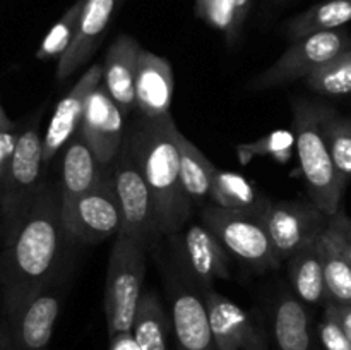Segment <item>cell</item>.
Masks as SVG:
<instances>
[{
    "mask_svg": "<svg viewBox=\"0 0 351 350\" xmlns=\"http://www.w3.org/2000/svg\"><path fill=\"white\" fill-rule=\"evenodd\" d=\"M273 335L278 350H314L311 314L293 292L281 290L274 301Z\"/></svg>",
    "mask_w": 351,
    "mask_h": 350,
    "instance_id": "44dd1931",
    "label": "cell"
},
{
    "mask_svg": "<svg viewBox=\"0 0 351 350\" xmlns=\"http://www.w3.org/2000/svg\"><path fill=\"white\" fill-rule=\"evenodd\" d=\"M201 223L221 240L233 257L259 273L278 270L283 263L259 211L225 209L208 202L201 209Z\"/></svg>",
    "mask_w": 351,
    "mask_h": 350,
    "instance_id": "5b68a950",
    "label": "cell"
},
{
    "mask_svg": "<svg viewBox=\"0 0 351 350\" xmlns=\"http://www.w3.org/2000/svg\"><path fill=\"white\" fill-rule=\"evenodd\" d=\"M19 136L21 132L17 130L16 124L5 127V129H0V187H2L3 180L7 177V172H9Z\"/></svg>",
    "mask_w": 351,
    "mask_h": 350,
    "instance_id": "d6a6232c",
    "label": "cell"
},
{
    "mask_svg": "<svg viewBox=\"0 0 351 350\" xmlns=\"http://www.w3.org/2000/svg\"><path fill=\"white\" fill-rule=\"evenodd\" d=\"M259 215L283 261L304 247L317 242L329 222V216L315 208L311 201L264 199Z\"/></svg>",
    "mask_w": 351,
    "mask_h": 350,
    "instance_id": "8fae6325",
    "label": "cell"
},
{
    "mask_svg": "<svg viewBox=\"0 0 351 350\" xmlns=\"http://www.w3.org/2000/svg\"><path fill=\"white\" fill-rule=\"evenodd\" d=\"M348 50H351V38L345 30L308 34L293 41L276 62L249 82L247 89L259 93L305 79L319 65Z\"/></svg>",
    "mask_w": 351,
    "mask_h": 350,
    "instance_id": "ba28073f",
    "label": "cell"
},
{
    "mask_svg": "<svg viewBox=\"0 0 351 350\" xmlns=\"http://www.w3.org/2000/svg\"><path fill=\"white\" fill-rule=\"evenodd\" d=\"M206 0H195V7H199V5H202V3H204Z\"/></svg>",
    "mask_w": 351,
    "mask_h": 350,
    "instance_id": "ab89813d",
    "label": "cell"
},
{
    "mask_svg": "<svg viewBox=\"0 0 351 350\" xmlns=\"http://www.w3.org/2000/svg\"><path fill=\"white\" fill-rule=\"evenodd\" d=\"M12 124H14V122L9 119V117H7L5 110H3L2 103H0V129H5V127L12 126Z\"/></svg>",
    "mask_w": 351,
    "mask_h": 350,
    "instance_id": "f35d334b",
    "label": "cell"
},
{
    "mask_svg": "<svg viewBox=\"0 0 351 350\" xmlns=\"http://www.w3.org/2000/svg\"><path fill=\"white\" fill-rule=\"evenodd\" d=\"M308 88L319 95L345 96L351 93V50L319 65L305 78Z\"/></svg>",
    "mask_w": 351,
    "mask_h": 350,
    "instance_id": "83f0119b",
    "label": "cell"
},
{
    "mask_svg": "<svg viewBox=\"0 0 351 350\" xmlns=\"http://www.w3.org/2000/svg\"><path fill=\"white\" fill-rule=\"evenodd\" d=\"M319 340L326 350H351V342L332 316L326 314L317 326Z\"/></svg>",
    "mask_w": 351,
    "mask_h": 350,
    "instance_id": "1f68e13d",
    "label": "cell"
},
{
    "mask_svg": "<svg viewBox=\"0 0 351 350\" xmlns=\"http://www.w3.org/2000/svg\"><path fill=\"white\" fill-rule=\"evenodd\" d=\"M101 64L91 65L89 69H86L84 74L77 79V82L69 89L67 95L57 103L53 115H51L47 130L43 134L45 168L53 161L58 151L67 146L69 141L81 129L86 103H88L91 93L101 84Z\"/></svg>",
    "mask_w": 351,
    "mask_h": 350,
    "instance_id": "5bb4252c",
    "label": "cell"
},
{
    "mask_svg": "<svg viewBox=\"0 0 351 350\" xmlns=\"http://www.w3.org/2000/svg\"><path fill=\"white\" fill-rule=\"evenodd\" d=\"M173 329L171 314L167 311L156 292H144L132 323L134 340L143 350H168Z\"/></svg>",
    "mask_w": 351,
    "mask_h": 350,
    "instance_id": "cb8c5ba5",
    "label": "cell"
},
{
    "mask_svg": "<svg viewBox=\"0 0 351 350\" xmlns=\"http://www.w3.org/2000/svg\"><path fill=\"white\" fill-rule=\"evenodd\" d=\"M122 3L123 0H86L74 41L58 60V81L71 78L91 57L105 38L106 30Z\"/></svg>",
    "mask_w": 351,
    "mask_h": 350,
    "instance_id": "2e32d148",
    "label": "cell"
},
{
    "mask_svg": "<svg viewBox=\"0 0 351 350\" xmlns=\"http://www.w3.org/2000/svg\"><path fill=\"white\" fill-rule=\"evenodd\" d=\"M287 271L288 278H290L291 292L304 304H328L329 297L328 288H326L321 253H319V240L288 257Z\"/></svg>",
    "mask_w": 351,
    "mask_h": 350,
    "instance_id": "603a6c76",
    "label": "cell"
},
{
    "mask_svg": "<svg viewBox=\"0 0 351 350\" xmlns=\"http://www.w3.org/2000/svg\"><path fill=\"white\" fill-rule=\"evenodd\" d=\"M274 3H283V2H288V0H273Z\"/></svg>",
    "mask_w": 351,
    "mask_h": 350,
    "instance_id": "60d3db41",
    "label": "cell"
},
{
    "mask_svg": "<svg viewBox=\"0 0 351 350\" xmlns=\"http://www.w3.org/2000/svg\"><path fill=\"white\" fill-rule=\"evenodd\" d=\"M62 220L72 242L95 246L122 230V209L113 184L112 167L99 184L62 209Z\"/></svg>",
    "mask_w": 351,
    "mask_h": 350,
    "instance_id": "30bf717a",
    "label": "cell"
},
{
    "mask_svg": "<svg viewBox=\"0 0 351 350\" xmlns=\"http://www.w3.org/2000/svg\"><path fill=\"white\" fill-rule=\"evenodd\" d=\"M322 132L328 141L336 168L345 178L351 177V119L329 110L322 122Z\"/></svg>",
    "mask_w": 351,
    "mask_h": 350,
    "instance_id": "f546056e",
    "label": "cell"
},
{
    "mask_svg": "<svg viewBox=\"0 0 351 350\" xmlns=\"http://www.w3.org/2000/svg\"><path fill=\"white\" fill-rule=\"evenodd\" d=\"M108 168L99 161L81 130H77V134L65 146L62 158V209H67L75 199L95 189L105 177Z\"/></svg>",
    "mask_w": 351,
    "mask_h": 350,
    "instance_id": "ffe728a7",
    "label": "cell"
},
{
    "mask_svg": "<svg viewBox=\"0 0 351 350\" xmlns=\"http://www.w3.org/2000/svg\"><path fill=\"white\" fill-rule=\"evenodd\" d=\"M43 136L34 119L21 130L9 172L0 187V218L3 239L10 235L43 184Z\"/></svg>",
    "mask_w": 351,
    "mask_h": 350,
    "instance_id": "8992f818",
    "label": "cell"
},
{
    "mask_svg": "<svg viewBox=\"0 0 351 350\" xmlns=\"http://www.w3.org/2000/svg\"><path fill=\"white\" fill-rule=\"evenodd\" d=\"M293 112L295 150L298 154L302 177L307 185L312 205L324 215L332 216L343 208V194L348 178L336 168L328 141L322 132V122L328 115V106L321 103L297 98L291 105Z\"/></svg>",
    "mask_w": 351,
    "mask_h": 350,
    "instance_id": "3957f363",
    "label": "cell"
},
{
    "mask_svg": "<svg viewBox=\"0 0 351 350\" xmlns=\"http://www.w3.org/2000/svg\"><path fill=\"white\" fill-rule=\"evenodd\" d=\"M149 250L129 235L119 233L110 250L106 266L105 307L110 338L119 333H130L137 305L143 297L144 277Z\"/></svg>",
    "mask_w": 351,
    "mask_h": 350,
    "instance_id": "277c9868",
    "label": "cell"
},
{
    "mask_svg": "<svg viewBox=\"0 0 351 350\" xmlns=\"http://www.w3.org/2000/svg\"><path fill=\"white\" fill-rule=\"evenodd\" d=\"M351 21V0H324L297 14L285 24V34L288 40H302L308 34L322 31L339 30Z\"/></svg>",
    "mask_w": 351,
    "mask_h": 350,
    "instance_id": "484cf974",
    "label": "cell"
},
{
    "mask_svg": "<svg viewBox=\"0 0 351 350\" xmlns=\"http://www.w3.org/2000/svg\"><path fill=\"white\" fill-rule=\"evenodd\" d=\"M202 292L219 350H269L266 333L250 312L213 287Z\"/></svg>",
    "mask_w": 351,
    "mask_h": 350,
    "instance_id": "4fadbf2b",
    "label": "cell"
},
{
    "mask_svg": "<svg viewBox=\"0 0 351 350\" xmlns=\"http://www.w3.org/2000/svg\"><path fill=\"white\" fill-rule=\"evenodd\" d=\"M178 127L170 113L147 119L137 113L127 126L129 143L154 201L161 237H173L192 215V202L185 196L180 178Z\"/></svg>",
    "mask_w": 351,
    "mask_h": 350,
    "instance_id": "7a4b0ae2",
    "label": "cell"
},
{
    "mask_svg": "<svg viewBox=\"0 0 351 350\" xmlns=\"http://www.w3.org/2000/svg\"><path fill=\"white\" fill-rule=\"evenodd\" d=\"M143 50L144 48L136 38L120 34L110 45L101 64L103 86L122 110L125 119L136 110V79Z\"/></svg>",
    "mask_w": 351,
    "mask_h": 350,
    "instance_id": "e0dca14e",
    "label": "cell"
},
{
    "mask_svg": "<svg viewBox=\"0 0 351 350\" xmlns=\"http://www.w3.org/2000/svg\"><path fill=\"white\" fill-rule=\"evenodd\" d=\"M170 240L173 257L202 290L211 288L216 280H228L232 277V254L202 223H192L182 233L180 240L175 235Z\"/></svg>",
    "mask_w": 351,
    "mask_h": 350,
    "instance_id": "7c38bea8",
    "label": "cell"
},
{
    "mask_svg": "<svg viewBox=\"0 0 351 350\" xmlns=\"http://www.w3.org/2000/svg\"><path fill=\"white\" fill-rule=\"evenodd\" d=\"M86 0H75L71 7L64 12V16L55 23V26L48 31L45 40L41 41L40 48L36 50L38 60H60L62 55L69 50L77 33L79 21H81L82 7Z\"/></svg>",
    "mask_w": 351,
    "mask_h": 350,
    "instance_id": "f1b7e54d",
    "label": "cell"
},
{
    "mask_svg": "<svg viewBox=\"0 0 351 350\" xmlns=\"http://www.w3.org/2000/svg\"><path fill=\"white\" fill-rule=\"evenodd\" d=\"M264 199L257 194L249 178L232 170L216 168L211 182L209 201L225 209H239V211H259Z\"/></svg>",
    "mask_w": 351,
    "mask_h": 350,
    "instance_id": "4316f807",
    "label": "cell"
},
{
    "mask_svg": "<svg viewBox=\"0 0 351 350\" xmlns=\"http://www.w3.org/2000/svg\"><path fill=\"white\" fill-rule=\"evenodd\" d=\"M326 314L332 316V318L338 321V325L341 326L343 331L346 333V336L351 342V305H341V304H332L328 302L326 304Z\"/></svg>",
    "mask_w": 351,
    "mask_h": 350,
    "instance_id": "836d02e7",
    "label": "cell"
},
{
    "mask_svg": "<svg viewBox=\"0 0 351 350\" xmlns=\"http://www.w3.org/2000/svg\"><path fill=\"white\" fill-rule=\"evenodd\" d=\"M108 350H143L134 340L132 333H119L110 338Z\"/></svg>",
    "mask_w": 351,
    "mask_h": 350,
    "instance_id": "8d00e7d4",
    "label": "cell"
},
{
    "mask_svg": "<svg viewBox=\"0 0 351 350\" xmlns=\"http://www.w3.org/2000/svg\"><path fill=\"white\" fill-rule=\"evenodd\" d=\"M110 167H112L117 198L122 209L120 233L136 239L151 253L161 239L154 201L149 185L127 141H123L122 150Z\"/></svg>",
    "mask_w": 351,
    "mask_h": 350,
    "instance_id": "52a82bcc",
    "label": "cell"
},
{
    "mask_svg": "<svg viewBox=\"0 0 351 350\" xmlns=\"http://www.w3.org/2000/svg\"><path fill=\"white\" fill-rule=\"evenodd\" d=\"M178 150H180V178L185 196L192 206H206L211 194L213 175L216 165L178 130Z\"/></svg>",
    "mask_w": 351,
    "mask_h": 350,
    "instance_id": "d4e9b609",
    "label": "cell"
},
{
    "mask_svg": "<svg viewBox=\"0 0 351 350\" xmlns=\"http://www.w3.org/2000/svg\"><path fill=\"white\" fill-rule=\"evenodd\" d=\"M3 240L0 281L5 312L12 321L31 299L53 287L72 244L62 220L60 182L45 178L27 211Z\"/></svg>",
    "mask_w": 351,
    "mask_h": 350,
    "instance_id": "6da1fadb",
    "label": "cell"
},
{
    "mask_svg": "<svg viewBox=\"0 0 351 350\" xmlns=\"http://www.w3.org/2000/svg\"><path fill=\"white\" fill-rule=\"evenodd\" d=\"M81 134L103 165L110 167L125 141V117L101 84L91 93L81 122Z\"/></svg>",
    "mask_w": 351,
    "mask_h": 350,
    "instance_id": "9a60e30c",
    "label": "cell"
},
{
    "mask_svg": "<svg viewBox=\"0 0 351 350\" xmlns=\"http://www.w3.org/2000/svg\"><path fill=\"white\" fill-rule=\"evenodd\" d=\"M233 9H235V30H233V43L240 38L245 24L247 17H249L250 7H252V0H232Z\"/></svg>",
    "mask_w": 351,
    "mask_h": 350,
    "instance_id": "e575fe53",
    "label": "cell"
},
{
    "mask_svg": "<svg viewBox=\"0 0 351 350\" xmlns=\"http://www.w3.org/2000/svg\"><path fill=\"white\" fill-rule=\"evenodd\" d=\"M0 350H17L10 325H0Z\"/></svg>",
    "mask_w": 351,
    "mask_h": 350,
    "instance_id": "74e56055",
    "label": "cell"
},
{
    "mask_svg": "<svg viewBox=\"0 0 351 350\" xmlns=\"http://www.w3.org/2000/svg\"><path fill=\"white\" fill-rule=\"evenodd\" d=\"M335 218L336 225H338L339 233H341V240H343V246H345L346 250V256H348L350 263H351V218L345 213V209H339L336 215H332Z\"/></svg>",
    "mask_w": 351,
    "mask_h": 350,
    "instance_id": "d590c367",
    "label": "cell"
},
{
    "mask_svg": "<svg viewBox=\"0 0 351 350\" xmlns=\"http://www.w3.org/2000/svg\"><path fill=\"white\" fill-rule=\"evenodd\" d=\"M295 146V134L293 130L278 129L269 132L267 136L259 137L252 143L239 144L237 146V156L240 163L249 165L250 161L256 160L257 156H273L280 163L290 158L291 150Z\"/></svg>",
    "mask_w": 351,
    "mask_h": 350,
    "instance_id": "4dcf8cb0",
    "label": "cell"
},
{
    "mask_svg": "<svg viewBox=\"0 0 351 350\" xmlns=\"http://www.w3.org/2000/svg\"><path fill=\"white\" fill-rule=\"evenodd\" d=\"M175 91V75L167 58L143 50L136 79V112L147 119L170 113Z\"/></svg>",
    "mask_w": 351,
    "mask_h": 350,
    "instance_id": "ac0fdd59",
    "label": "cell"
},
{
    "mask_svg": "<svg viewBox=\"0 0 351 350\" xmlns=\"http://www.w3.org/2000/svg\"><path fill=\"white\" fill-rule=\"evenodd\" d=\"M60 294L50 287L31 299L9 321L17 350H48L60 314Z\"/></svg>",
    "mask_w": 351,
    "mask_h": 350,
    "instance_id": "d6986e66",
    "label": "cell"
},
{
    "mask_svg": "<svg viewBox=\"0 0 351 350\" xmlns=\"http://www.w3.org/2000/svg\"><path fill=\"white\" fill-rule=\"evenodd\" d=\"M319 253L324 268L329 302L351 305V263L332 216H329L328 226L319 239Z\"/></svg>",
    "mask_w": 351,
    "mask_h": 350,
    "instance_id": "7402d4cb",
    "label": "cell"
},
{
    "mask_svg": "<svg viewBox=\"0 0 351 350\" xmlns=\"http://www.w3.org/2000/svg\"><path fill=\"white\" fill-rule=\"evenodd\" d=\"M167 290L178 350H219L209 323L204 292L173 256L167 270Z\"/></svg>",
    "mask_w": 351,
    "mask_h": 350,
    "instance_id": "9c48e42d",
    "label": "cell"
}]
</instances>
